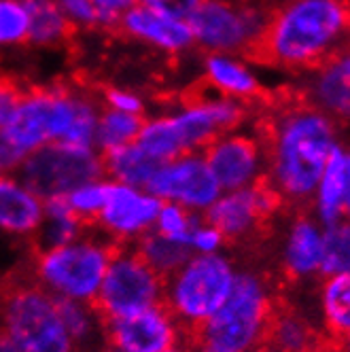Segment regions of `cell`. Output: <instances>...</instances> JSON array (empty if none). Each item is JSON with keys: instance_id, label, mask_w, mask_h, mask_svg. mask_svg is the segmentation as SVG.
Masks as SVG:
<instances>
[{"instance_id": "obj_9", "label": "cell", "mask_w": 350, "mask_h": 352, "mask_svg": "<svg viewBox=\"0 0 350 352\" xmlns=\"http://www.w3.org/2000/svg\"><path fill=\"white\" fill-rule=\"evenodd\" d=\"M17 174L23 187L41 199H49L100 181L105 176V166L96 148L47 142L19 164Z\"/></svg>"}, {"instance_id": "obj_13", "label": "cell", "mask_w": 350, "mask_h": 352, "mask_svg": "<svg viewBox=\"0 0 350 352\" xmlns=\"http://www.w3.org/2000/svg\"><path fill=\"white\" fill-rule=\"evenodd\" d=\"M102 324L107 342L121 352H164L177 346V327L162 304L130 316L107 318Z\"/></svg>"}, {"instance_id": "obj_20", "label": "cell", "mask_w": 350, "mask_h": 352, "mask_svg": "<svg viewBox=\"0 0 350 352\" xmlns=\"http://www.w3.org/2000/svg\"><path fill=\"white\" fill-rule=\"evenodd\" d=\"M100 157H102L105 174H109L119 185H128L134 189H144L162 166V162L144 153L136 142L100 153Z\"/></svg>"}, {"instance_id": "obj_16", "label": "cell", "mask_w": 350, "mask_h": 352, "mask_svg": "<svg viewBox=\"0 0 350 352\" xmlns=\"http://www.w3.org/2000/svg\"><path fill=\"white\" fill-rule=\"evenodd\" d=\"M348 191H350V151L338 142L327 164L322 168V174L312 195L314 219L322 228H329V225L344 219Z\"/></svg>"}, {"instance_id": "obj_27", "label": "cell", "mask_w": 350, "mask_h": 352, "mask_svg": "<svg viewBox=\"0 0 350 352\" xmlns=\"http://www.w3.org/2000/svg\"><path fill=\"white\" fill-rule=\"evenodd\" d=\"M322 276L350 274V219H342L322 232Z\"/></svg>"}, {"instance_id": "obj_8", "label": "cell", "mask_w": 350, "mask_h": 352, "mask_svg": "<svg viewBox=\"0 0 350 352\" xmlns=\"http://www.w3.org/2000/svg\"><path fill=\"white\" fill-rule=\"evenodd\" d=\"M272 7L242 0H204L187 19L193 43L210 54H242L261 38Z\"/></svg>"}, {"instance_id": "obj_12", "label": "cell", "mask_w": 350, "mask_h": 352, "mask_svg": "<svg viewBox=\"0 0 350 352\" xmlns=\"http://www.w3.org/2000/svg\"><path fill=\"white\" fill-rule=\"evenodd\" d=\"M202 155L223 191H236L263 179V146L257 136L225 132L215 138Z\"/></svg>"}, {"instance_id": "obj_38", "label": "cell", "mask_w": 350, "mask_h": 352, "mask_svg": "<svg viewBox=\"0 0 350 352\" xmlns=\"http://www.w3.org/2000/svg\"><path fill=\"white\" fill-rule=\"evenodd\" d=\"M304 352H338V348H336V344L333 342H320V344H316V346H312V348H308V350H304Z\"/></svg>"}, {"instance_id": "obj_30", "label": "cell", "mask_w": 350, "mask_h": 352, "mask_svg": "<svg viewBox=\"0 0 350 352\" xmlns=\"http://www.w3.org/2000/svg\"><path fill=\"white\" fill-rule=\"evenodd\" d=\"M28 11L21 0H0V45L28 41Z\"/></svg>"}, {"instance_id": "obj_25", "label": "cell", "mask_w": 350, "mask_h": 352, "mask_svg": "<svg viewBox=\"0 0 350 352\" xmlns=\"http://www.w3.org/2000/svg\"><path fill=\"white\" fill-rule=\"evenodd\" d=\"M136 250L142 255V259L155 270V274L166 283L170 276L177 272L183 263L191 259V246L174 242L160 232L149 230L138 236L134 242Z\"/></svg>"}, {"instance_id": "obj_3", "label": "cell", "mask_w": 350, "mask_h": 352, "mask_svg": "<svg viewBox=\"0 0 350 352\" xmlns=\"http://www.w3.org/2000/svg\"><path fill=\"white\" fill-rule=\"evenodd\" d=\"M276 306L270 285L253 272H240L223 306L191 329V348L210 344L228 352H248L265 342L270 318Z\"/></svg>"}, {"instance_id": "obj_43", "label": "cell", "mask_w": 350, "mask_h": 352, "mask_svg": "<svg viewBox=\"0 0 350 352\" xmlns=\"http://www.w3.org/2000/svg\"><path fill=\"white\" fill-rule=\"evenodd\" d=\"M98 352H121V350H117V348H115V346H111V344H109V342H107V344H105V346H102V348H100V350H98Z\"/></svg>"}, {"instance_id": "obj_6", "label": "cell", "mask_w": 350, "mask_h": 352, "mask_svg": "<svg viewBox=\"0 0 350 352\" xmlns=\"http://www.w3.org/2000/svg\"><path fill=\"white\" fill-rule=\"evenodd\" d=\"M121 238L87 236L70 244L36 255V280L52 293L91 301L107 274L111 257L121 246Z\"/></svg>"}, {"instance_id": "obj_39", "label": "cell", "mask_w": 350, "mask_h": 352, "mask_svg": "<svg viewBox=\"0 0 350 352\" xmlns=\"http://www.w3.org/2000/svg\"><path fill=\"white\" fill-rule=\"evenodd\" d=\"M0 352H17V348L13 346L9 336L3 331V327H0Z\"/></svg>"}, {"instance_id": "obj_15", "label": "cell", "mask_w": 350, "mask_h": 352, "mask_svg": "<svg viewBox=\"0 0 350 352\" xmlns=\"http://www.w3.org/2000/svg\"><path fill=\"white\" fill-rule=\"evenodd\" d=\"M117 30L130 34L136 41L153 45L168 54L185 52V49L193 45L191 28L185 19H174V17L162 15L138 3L130 11L123 13Z\"/></svg>"}, {"instance_id": "obj_19", "label": "cell", "mask_w": 350, "mask_h": 352, "mask_svg": "<svg viewBox=\"0 0 350 352\" xmlns=\"http://www.w3.org/2000/svg\"><path fill=\"white\" fill-rule=\"evenodd\" d=\"M43 199L19 181L0 176V228L15 234L34 232L43 221Z\"/></svg>"}, {"instance_id": "obj_7", "label": "cell", "mask_w": 350, "mask_h": 352, "mask_svg": "<svg viewBox=\"0 0 350 352\" xmlns=\"http://www.w3.org/2000/svg\"><path fill=\"white\" fill-rule=\"evenodd\" d=\"M162 295L164 280L142 259L132 238L123 240L117 253L111 257L102 285L89 301V306L102 320L121 318L160 306Z\"/></svg>"}, {"instance_id": "obj_32", "label": "cell", "mask_w": 350, "mask_h": 352, "mask_svg": "<svg viewBox=\"0 0 350 352\" xmlns=\"http://www.w3.org/2000/svg\"><path fill=\"white\" fill-rule=\"evenodd\" d=\"M204 0H138V5L174 19H189Z\"/></svg>"}, {"instance_id": "obj_44", "label": "cell", "mask_w": 350, "mask_h": 352, "mask_svg": "<svg viewBox=\"0 0 350 352\" xmlns=\"http://www.w3.org/2000/svg\"><path fill=\"white\" fill-rule=\"evenodd\" d=\"M344 219H350V191H348V197H346V206H344Z\"/></svg>"}, {"instance_id": "obj_21", "label": "cell", "mask_w": 350, "mask_h": 352, "mask_svg": "<svg viewBox=\"0 0 350 352\" xmlns=\"http://www.w3.org/2000/svg\"><path fill=\"white\" fill-rule=\"evenodd\" d=\"M208 83L225 98L248 100L259 94V81L240 60L228 54H210L204 62Z\"/></svg>"}, {"instance_id": "obj_5", "label": "cell", "mask_w": 350, "mask_h": 352, "mask_svg": "<svg viewBox=\"0 0 350 352\" xmlns=\"http://www.w3.org/2000/svg\"><path fill=\"white\" fill-rule=\"evenodd\" d=\"M234 278L236 272L225 257L199 253L164 283L162 306L177 329H195L223 306Z\"/></svg>"}, {"instance_id": "obj_1", "label": "cell", "mask_w": 350, "mask_h": 352, "mask_svg": "<svg viewBox=\"0 0 350 352\" xmlns=\"http://www.w3.org/2000/svg\"><path fill=\"white\" fill-rule=\"evenodd\" d=\"M257 138L267 168L263 176L283 202H310L338 144L333 119L314 104H291L263 119Z\"/></svg>"}, {"instance_id": "obj_29", "label": "cell", "mask_w": 350, "mask_h": 352, "mask_svg": "<svg viewBox=\"0 0 350 352\" xmlns=\"http://www.w3.org/2000/svg\"><path fill=\"white\" fill-rule=\"evenodd\" d=\"M155 225H157L155 232H160L162 236H166L174 242H181V244H189L193 230L199 228L197 217L191 210L183 208L181 204H174V202L162 204Z\"/></svg>"}, {"instance_id": "obj_18", "label": "cell", "mask_w": 350, "mask_h": 352, "mask_svg": "<svg viewBox=\"0 0 350 352\" xmlns=\"http://www.w3.org/2000/svg\"><path fill=\"white\" fill-rule=\"evenodd\" d=\"M314 107L329 117L350 121V47L333 54L320 70L312 85Z\"/></svg>"}, {"instance_id": "obj_34", "label": "cell", "mask_w": 350, "mask_h": 352, "mask_svg": "<svg viewBox=\"0 0 350 352\" xmlns=\"http://www.w3.org/2000/svg\"><path fill=\"white\" fill-rule=\"evenodd\" d=\"M91 3L100 17V28H117L123 13L130 11L138 0H91Z\"/></svg>"}, {"instance_id": "obj_36", "label": "cell", "mask_w": 350, "mask_h": 352, "mask_svg": "<svg viewBox=\"0 0 350 352\" xmlns=\"http://www.w3.org/2000/svg\"><path fill=\"white\" fill-rule=\"evenodd\" d=\"M223 242H225L223 236L215 228H210V225H204V228H195L193 234H191V240H189L191 248H195L197 253H204V255L217 253Z\"/></svg>"}, {"instance_id": "obj_23", "label": "cell", "mask_w": 350, "mask_h": 352, "mask_svg": "<svg viewBox=\"0 0 350 352\" xmlns=\"http://www.w3.org/2000/svg\"><path fill=\"white\" fill-rule=\"evenodd\" d=\"M320 312L325 336L329 342H340L350 333V274L325 276L320 289Z\"/></svg>"}, {"instance_id": "obj_41", "label": "cell", "mask_w": 350, "mask_h": 352, "mask_svg": "<svg viewBox=\"0 0 350 352\" xmlns=\"http://www.w3.org/2000/svg\"><path fill=\"white\" fill-rule=\"evenodd\" d=\"M336 348H338V352H350V333L346 338H342L340 342H336Z\"/></svg>"}, {"instance_id": "obj_28", "label": "cell", "mask_w": 350, "mask_h": 352, "mask_svg": "<svg viewBox=\"0 0 350 352\" xmlns=\"http://www.w3.org/2000/svg\"><path fill=\"white\" fill-rule=\"evenodd\" d=\"M109 191H111L109 181H94V183H87L66 195L74 217L83 223V228L85 225L98 223V217L102 212L107 199H109Z\"/></svg>"}, {"instance_id": "obj_22", "label": "cell", "mask_w": 350, "mask_h": 352, "mask_svg": "<svg viewBox=\"0 0 350 352\" xmlns=\"http://www.w3.org/2000/svg\"><path fill=\"white\" fill-rule=\"evenodd\" d=\"M320 336L312 329V324L295 310L274 306L265 344L278 352H304L320 344Z\"/></svg>"}, {"instance_id": "obj_24", "label": "cell", "mask_w": 350, "mask_h": 352, "mask_svg": "<svg viewBox=\"0 0 350 352\" xmlns=\"http://www.w3.org/2000/svg\"><path fill=\"white\" fill-rule=\"evenodd\" d=\"M28 11V41L34 45H60L66 43L74 28L72 23L64 17L62 9L56 0H21Z\"/></svg>"}, {"instance_id": "obj_14", "label": "cell", "mask_w": 350, "mask_h": 352, "mask_svg": "<svg viewBox=\"0 0 350 352\" xmlns=\"http://www.w3.org/2000/svg\"><path fill=\"white\" fill-rule=\"evenodd\" d=\"M162 204V199L151 193L111 183L109 199L98 217V223L115 238L132 240L153 228Z\"/></svg>"}, {"instance_id": "obj_46", "label": "cell", "mask_w": 350, "mask_h": 352, "mask_svg": "<svg viewBox=\"0 0 350 352\" xmlns=\"http://www.w3.org/2000/svg\"><path fill=\"white\" fill-rule=\"evenodd\" d=\"M164 352H189V350H183V348H170V350H164Z\"/></svg>"}, {"instance_id": "obj_11", "label": "cell", "mask_w": 350, "mask_h": 352, "mask_svg": "<svg viewBox=\"0 0 350 352\" xmlns=\"http://www.w3.org/2000/svg\"><path fill=\"white\" fill-rule=\"evenodd\" d=\"M144 189L162 202L181 204L187 210H206L223 193L202 153H189L162 164Z\"/></svg>"}, {"instance_id": "obj_33", "label": "cell", "mask_w": 350, "mask_h": 352, "mask_svg": "<svg viewBox=\"0 0 350 352\" xmlns=\"http://www.w3.org/2000/svg\"><path fill=\"white\" fill-rule=\"evenodd\" d=\"M23 94L26 91L17 85L15 79L0 77V130H3L5 125L11 121V117L15 115Z\"/></svg>"}, {"instance_id": "obj_37", "label": "cell", "mask_w": 350, "mask_h": 352, "mask_svg": "<svg viewBox=\"0 0 350 352\" xmlns=\"http://www.w3.org/2000/svg\"><path fill=\"white\" fill-rule=\"evenodd\" d=\"M23 160H26V155L19 153V151L7 140V136L0 132V172L17 170Z\"/></svg>"}, {"instance_id": "obj_40", "label": "cell", "mask_w": 350, "mask_h": 352, "mask_svg": "<svg viewBox=\"0 0 350 352\" xmlns=\"http://www.w3.org/2000/svg\"><path fill=\"white\" fill-rule=\"evenodd\" d=\"M191 352H228V350L217 348V346H210V344H197Z\"/></svg>"}, {"instance_id": "obj_10", "label": "cell", "mask_w": 350, "mask_h": 352, "mask_svg": "<svg viewBox=\"0 0 350 352\" xmlns=\"http://www.w3.org/2000/svg\"><path fill=\"white\" fill-rule=\"evenodd\" d=\"M281 204V195L263 176L251 187L223 191L217 202L206 208L204 221L223 236V240L236 242L259 232L265 219L274 214Z\"/></svg>"}, {"instance_id": "obj_2", "label": "cell", "mask_w": 350, "mask_h": 352, "mask_svg": "<svg viewBox=\"0 0 350 352\" xmlns=\"http://www.w3.org/2000/svg\"><path fill=\"white\" fill-rule=\"evenodd\" d=\"M348 32V0H283L272 7L267 26L246 58L285 68H312L327 62Z\"/></svg>"}, {"instance_id": "obj_31", "label": "cell", "mask_w": 350, "mask_h": 352, "mask_svg": "<svg viewBox=\"0 0 350 352\" xmlns=\"http://www.w3.org/2000/svg\"><path fill=\"white\" fill-rule=\"evenodd\" d=\"M74 28H100V17L91 0H56Z\"/></svg>"}, {"instance_id": "obj_26", "label": "cell", "mask_w": 350, "mask_h": 352, "mask_svg": "<svg viewBox=\"0 0 350 352\" xmlns=\"http://www.w3.org/2000/svg\"><path fill=\"white\" fill-rule=\"evenodd\" d=\"M142 125H144L142 115L121 113V111L107 107L100 111V117H98L94 146L100 148V153H107V151L132 144L136 142Z\"/></svg>"}, {"instance_id": "obj_35", "label": "cell", "mask_w": 350, "mask_h": 352, "mask_svg": "<svg viewBox=\"0 0 350 352\" xmlns=\"http://www.w3.org/2000/svg\"><path fill=\"white\" fill-rule=\"evenodd\" d=\"M105 102L109 109H115V111H121V113H134V115H142V100L132 94V91H126V89H117V87H109L105 89Z\"/></svg>"}, {"instance_id": "obj_4", "label": "cell", "mask_w": 350, "mask_h": 352, "mask_svg": "<svg viewBox=\"0 0 350 352\" xmlns=\"http://www.w3.org/2000/svg\"><path fill=\"white\" fill-rule=\"evenodd\" d=\"M0 327L17 352H77L54 293L26 276L15 274L0 283Z\"/></svg>"}, {"instance_id": "obj_45", "label": "cell", "mask_w": 350, "mask_h": 352, "mask_svg": "<svg viewBox=\"0 0 350 352\" xmlns=\"http://www.w3.org/2000/svg\"><path fill=\"white\" fill-rule=\"evenodd\" d=\"M242 3H255V5H265L267 0H242Z\"/></svg>"}, {"instance_id": "obj_42", "label": "cell", "mask_w": 350, "mask_h": 352, "mask_svg": "<svg viewBox=\"0 0 350 352\" xmlns=\"http://www.w3.org/2000/svg\"><path fill=\"white\" fill-rule=\"evenodd\" d=\"M248 352H278V350H274V348H272L270 344H265V342H263V344H259L257 348H253V350H248Z\"/></svg>"}, {"instance_id": "obj_17", "label": "cell", "mask_w": 350, "mask_h": 352, "mask_svg": "<svg viewBox=\"0 0 350 352\" xmlns=\"http://www.w3.org/2000/svg\"><path fill=\"white\" fill-rule=\"evenodd\" d=\"M325 228L314 217H297L289 228L283 263L293 280H306L320 274Z\"/></svg>"}]
</instances>
